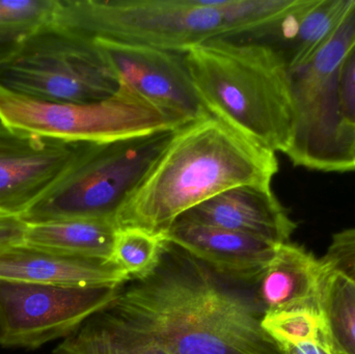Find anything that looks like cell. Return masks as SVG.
Masks as SVG:
<instances>
[{"label": "cell", "mask_w": 355, "mask_h": 354, "mask_svg": "<svg viewBox=\"0 0 355 354\" xmlns=\"http://www.w3.org/2000/svg\"><path fill=\"white\" fill-rule=\"evenodd\" d=\"M287 354H327L318 345L313 343H302L297 346L290 349Z\"/></svg>", "instance_id": "d4e9b609"}, {"label": "cell", "mask_w": 355, "mask_h": 354, "mask_svg": "<svg viewBox=\"0 0 355 354\" xmlns=\"http://www.w3.org/2000/svg\"><path fill=\"white\" fill-rule=\"evenodd\" d=\"M277 172L275 152L207 114L173 132L114 222L166 236L192 208L235 187L271 188Z\"/></svg>", "instance_id": "7a4b0ae2"}, {"label": "cell", "mask_w": 355, "mask_h": 354, "mask_svg": "<svg viewBox=\"0 0 355 354\" xmlns=\"http://www.w3.org/2000/svg\"><path fill=\"white\" fill-rule=\"evenodd\" d=\"M174 131L85 143L62 180L21 218L27 224L66 218L114 222L119 210L145 178Z\"/></svg>", "instance_id": "5b68a950"}, {"label": "cell", "mask_w": 355, "mask_h": 354, "mask_svg": "<svg viewBox=\"0 0 355 354\" xmlns=\"http://www.w3.org/2000/svg\"><path fill=\"white\" fill-rule=\"evenodd\" d=\"M168 241L164 235L139 228H116L110 263L130 282L151 276L162 262Z\"/></svg>", "instance_id": "d6986e66"}, {"label": "cell", "mask_w": 355, "mask_h": 354, "mask_svg": "<svg viewBox=\"0 0 355 354\" xmlns=\"http://www.w3.org/2000/svg\"><path fill=\"white\" fill-rule=\"evenodd\" d=\"M355 39V2L329 41L309 60L289 71L296 112L287 153L294 166L321 172L355 170L354 141L342 124L339 71Z\"/></svg>", "instance_id": "8992f818"}, {"label": "cell", "mask_w": 355, "mask_h": 354, "mask_svg": "<svg viewBox=\"0 0 355 354\" xmlns=\"http://www.w3.org/2000/svg\"><path fill=\"white\" fill-rule=\"evenodd\" d=\"M121 289L0 280V346L33 351L66 339L105 310Z\"/></svg>", "instance_id": "9c48e42d"}, {"label": "cell", "mask_w": 355, "mask_h": 354, "mask_svg": "<svg viewBox=\"0 0 355 354\" xmlns=\"http://www.w3.org/2000/svg\"><path fill=\"white\" fill-rule=\"evenodd\" d=\"M120 85L181 125L209 114L194 89L185 53L141 44L93 39Z\"/></svg>", "instance_id": "30bf717a"}, {"label": "cell", "mask_w": 355, "mask_h": 354, "mask_svg": "<svg viewBox=\"0 0 355 354\" xmlns=\"http://www.w3.org/2000/svg\"><path fill=\"white\" fill-rule=\"evenodd\" d=\"M51 354H79L77 353H75V351H71V349H69L68 347L64 346L62 343H60V345H58V347H55V348L53 349V351H52Z\"/></svg>", "instance_id": "484cf974"}, {"label": "cell", "mask_w": 355, "mask_h": 354, "mask_svg": "<svg viewBox=\"0 0 355 354\" xmlns=\"http://www.w3.org/2000/svg\"><path fill=\"white\" fill-rule=\"evenodd\" d=\"M116 226L104 218H66L28 224L24 242L73 257L110 262Z\"/></svg>", "instance_id": "e0dca14e"}, {"label": "cell", "mask_w": 355, "mask_h": 354, "mask_svg": "<svg viewBox=\"0 0 355 354\" xmlns=\"http://www.w3.org/2000/svg\"><path fill=\"white\" fill-rule=\"evenodd\" d=\"M339 104L342 124L355 145V39L340 66Z\"/></svg>", "instance_id": "44dd1931"}, {"label": "cell", "mask_w": 355, "mask_h": 354, "mask_svg": "<svg viewBox=\"0 0 355 354\" xmlns=\"http://www.w3.org/2000/svg\"><path fill=\"white\" fill-rule=\"evenodd\" d=\"M261 326L286 354L302 343L318 345L327 354H339L322 307L268 312L263 314Z\"/></svg>", "instance_id": "ac0fdd59"}, {"label": "cell", "mask_w": 355, "mask_h": 354, "mask_svg": "<svg viewBox=\"0 0 355 354\" xmlns=\"http://www.w3.org/2000/svg\"><path fill=\"white\" fill-rule=\"evenodd\" d=\"M185 58L198 100L210 116L287 155L296 112L289 70L277 50L233 35L192 46Z\"/></svg>", "instance_id": "3957f363"}, {"label": "cell", "mask_w": 355, "mask_h": 354, "mask_svg": "<svg viewBox=\"0 0 355 354\" xmlns=\"http://www.w3.org/2000/svg\"><path fill=\"white\" fill-rule=\"evenodd\" d=\"M85 143L48 139L0 123V212L22 216L68 172Z\"/></svg>", "instance_id": "8fae6325"}, {"label": "cell", "mask_w": 355, "mask_h": 354, "mask_svg": "<svg viewBox=\"0 0 355 354\" xmlns=\"http://www.w3.org/2000/svg\"><path fill=\"white\" fill-rule=\"evenodd\" d=\"M178 220L234 231L277 245L290 242L297 228L272 188L250 185L229 189L192 208Z\"/></svg>", "instance_id": "4fadbf2b"}, {"label": "cell", "mask_w": 355, "mask_h": 354, "mask_svg": "<svg viewBox=\"0 0 355 354\" xmlns=\"http://www.w3.org/2000/svg\"><path fill=\"white\" fill-rule=\"evenodd\" d=\"M322 261L355 284V228L336 233Z\"/></svg>", "instance_id": "7402d4cb"}, {"label": "cell", "mask_w": 355, "mask_h": 354, "mask_svg": "<svg viewBox=\"0 0 355 354\" xmlns=\"http://www.w3.org/2000/svg\"><path fill=\"white\" fill-rule=\"evenodd\" d=\"M354 159H355V145H354Z\"/></svg>", "instance_id": "4316f807"}, {"label": "cell", "mask_w": 355, "mask_h": 354, "mask_svg": "<svg viewBox=\"0 0 355 354\" xmlns=\"http://www.w3.org/2000/svg\"><path fill=\"white\" fill-rule=\"evenodd\" d=\"M254 295L168 242L157 269L64 339L80 354H286Z\"/></svg>", "instance_id": "6da1fadb"}, {"label": "cell", "mask_w": 355, "mask_h": 354, "mask_svg": "<svg viewBox=\"0 0 355 354\" xmlns=\"http://www.w3.org/2000/svg\"><path fill=\"white\" fill-rule=\"evenodd\" d=\"M339 354H341V353H339Z\"/></svg>", "instance_id": "83f0119b"}, {"label": "cell", "mask_w": 355, "mask_h": 354, "mask_svg": "<svg viewBox=\"0 0 355 354\" xmlns=\"http://www.w3.org/2000/svg\"><path fill=\"white\" fill-rule=\"evenodd\" d=\"M0 280L79 288H118L130 282L110 262L73 257L25 242L0 251Z\"/></svg>", "instance_id": "9a60e30c"}, {"label": "cell", "mask_w": 355, "mask_h": 354, "mask_svg": "<svg viewBox=\"0 0 355 354\" xmlns=\"http://www.w3.org/2000/svg\"><path fill=\"white\" fill-rule=\"evenodd\" d=\"M166 240L225 280L248 285L256 284L279 247L250 235L184 220L175 222Z\"/></svg>", "instance_id": "7c38bea8"}, {"label": "cell", "mask_w": 355, "mask_h": 354, "mask_svg": "<svg viewBox=\"0 0 355 354\" xmlns=\"http://www.w3.org/2000/svg\"><path fill=\"white\" fill-rule=\"evenodd\" d=\"M0 123L74 143H106L184 126L124 85L112 97L93 103L50 101L0 85Z\"/></svg>", "instance_id": "ba28073f"}, {"label": "cell", "mask_w": 355, "mask_h": 354, "mask_svg": "<svg viewBox=\"0 0 355 354\" xmlns=\"http://www.w3.org/2000/svg\"><path fill=\"white\" fill-rule=\"evenodd\" d=\"M298 0H55L49 23L89 39L185 53L192 46L250 33Z\"/></svg>", "instance_id": "277c9868"}, {"label": "cell", "mask_w": 355, "mask_h": 354, "mask_svg": "<svg viewBox=\"0 0 355 354\" xmlns=\"http://www.w3.org/2000/svg\"><path fill=\"white\" fill-rule=\"evenodd\" d=\"M27 227L20 215L0 212V251L24 242Z\"/></svg>", "instance_id": "603a6c76"}, {"label": "cell", "mask_w": 355, "mask_h": 354, "mask_svg": "<svg viewBox=\"0 0 355 354\" xmlns=\"http://www.w3.org/2000/svg\"><path fill=\"white\" fill-rule=\"evenodd\" d=\"M0 85L69 103L103 101L121 87L93 39L52 23L28 33L16 53L0 66Z\"/></svg>", "instance_id": "52a82bcc"}, {"label": "cell", "mask_w": 355, "mask_h": 354, "mask_svg": "<svg viewBox=\"0 0 355 354\" xmlns=\"http://www.w3.org/2000/svg\"><path fill=\"white\" fill-rule=\"evenodd\" d=\"M31 31V29L0 28V66L16 53L23 39Z\"/></svg>", "instance_id": "cb8c5ba5"}, {"label": "cell", "mask_w": 355, "mask_h": 354, "mask_svg": "<svg viewBox=\"0 0 355 354\" xmlns=\"http://www.w3.org/2000/svg\"><path fill=\"white\" fill-rule=\"evenodd\" d=\"M321 307L338 353L355 354L354 283L327 267Z\"/></svg>", "instance_id": "ffe728a7"}, {"label": "cell", "mask_w": 355, "mask_h": 354, "mask_svg": "<svg viewBox=\"0 0 355 354\" xmlns=\"http://www.w3.org/2000/svg\"><path fill=\"white\" fill-rule=\"evenodd\" d=\"M355 0H298L281 19L241 37L275 48L288 70L308 62L338 30Z\"/></svg>", "instance_id": "5bb4252c"}, {"label": "cell", "mask_w": 355, "mask_h": 354, "mask_svg": "<svg viewBox=\"0 0 355 354\" xmlns=\"http://www.w3.org/2000/svg\"><path fill=\"white\" fill-rule=\"evenodd\" d=\"M327 266L291 242L279 245L257 281L254 297L263 314L296 308H321Z\"/></svg>", "instance_id": "2e32d148"}]
</instances>
